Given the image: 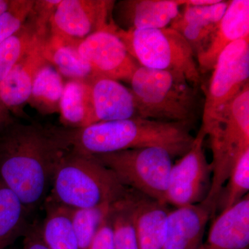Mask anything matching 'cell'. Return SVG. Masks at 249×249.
I'll list each match as a JSON object with an SVG mask.
<instances>
[{"label":"cell","instance_id":"cell-1","mask_svg":"<svg viewBox=\"0 0 249 249\" xmlns=\"http://www.w3.org/2000/svg\"><path fill=\"white\" fill-rule=\"evenodd\" d=\"M71 150L69 129L15 123L0 134V181L28 210L45 199L59 162Z\"/></svg>","mask_w":249,"mask_h":249},{"label":"cell","instance_id":"cell-2","mask_svg":"<svg viewBox=\"0 0 249 249\" xmlns=\"http://www.w3.org/2000/svg\"><path fill=\"white\" fill-rule=\"evenodd\" d=\"M191 124L134 117L69 128V141L71 150L84 155L157 147L173 157H182L194 142Z\"/></svg>","mask_w":249,"mask_h":249},{"label":"cell","instance_id":"cell-3","mask_svg":"<svg viewBox=\"0 0 249 249\" xmlns=\"http://www.w3.org/2000/svg\"><path fill=\"white\" fill-rule=\"evenodd\" d=\"M47 200L71 209H88L111 205L124 199L130 188L93 156L70 150L54 173Z\"/></svg>","mask_w":249,"mask_h":249},{"label":"cell","instance_id":"cell-4","mask_svg":"<svg viewBox=\"0 0 249 249\" xmlns=\"http://www.w3.org/2000/svg\"><path fill=\"white\" fill-rule=\"evenodd\" d=\"M201 128L209 137L213 155L211 186L206 202L217 209L218 200L234 165L249 150V87L212 115L202 119Z\"/></svg>","mask_w":249,"mask_h":249},{"label":"cell","instance_id":"cell-5","mask_svg":"<svg viewBox=\"0 0 249 249\" xmlns=\"http://www.w3.org/2000/svg\"><path fill=\"white\" fill-rule=\"evenodd\" d=\"M129 82L139 117L193 124L197 109V88L181 72L139 66Z\"/></svg>","mask_w":249,"mask_h":249},{"label":"cell","instance_id":"cell-6","mask_svg":"<svg viewBox=\"0 0 249 249\" xmlns=\"http://www.w3.org/2000/svg\"><path fill=\"white\" fill-rule=\"evenodd\" d=\"M116 34L139 66L181 72L196 88L200 85L193 49L178 31L170 27L124 31L117 27Z\"/></svg>","mask_w":249,"mask_h":249},{"label":"cell","instance_id":"cell-7","mask_svg":"<svg viewBox=\"0 0 249 249\" xmlns=\"http://www.w3.org/2000/svg\"><path fill=\"white\" fill-rule=\"evenodd\" d=\"M93 157L115 174L124 186L167 204L173 157L164 149L145 147Z\"/></svg>","mask_w":249,"mask_h":249},{"label":"cell","instance_id":"cell-8","mask_svg":"<svg viewBox=\"0 0 249 249\" xmlns=\"http://www.w3.org/2000/svg\"><path fill=\"white\" fill-rule=\"evenodd\" d=\"M206 135L200 128L190 150L173 164L165 201L175 208L203 202L212 180V165L208 162L204 142Z\"/></svg>","mask_w":249,"mask_h":249},{"label":"cell","instance_id":"cell-9","mask_svg":"<svg viewBox=\"0 0 249 249\" xmlns=\"http://www.w3.org/2000/svg\"><path fill=\"white\" fill-rule=\"evenodd\" d=\"M249 37L228 46L219 55L206 91L203 119L212 115L249 84Z\"/></svg>","mask_w":249,"mask_h":249},{"label":"cell","instance_id":"cell-10","mask_svg":"<svg viewBox=\"0 0 249 249\" xmlns=\"http://www.w3.org/2000/svg\"><path fill=\"white\" fill-rule=\"evenodd\" d=\"M115 22L80 41L78 50L96 78L130 80L139 67L116 34Z\"/></svg>","mask_w":249,"mask_h":249},{"label":"cell","instance_id":"cell-11","mask_svg":"<svg viewBox=\"0 0 249 249\" xmlns=\"http://www.w3.org/2000/svg\"><path fill=\"white\" fill-rule=\"evenodd\" d=\"M115 1L61 0L51 19L50 34L82 41L107 29L114 21L111 16Z\"/></svg>","mask_w":249,"mask_h":249},{"label":"cell","instance_id":"cell-12","mask_svg":"<svg viewBox=\"0 0 249 249\" xmlns=\"http://www.w3.org/2000/svg\"><path fill=\"white\" fill-rule=\"evenodd\" d=\"M246 37H249V1H229L217 30L204 48L196 54V62L200 73L213 70L223 51L235 41Z\"/></svg>","mask_w":249,"mask_h":249},{"label":"cell","instance_id":"cell-13","mask_svg":"<svg viewBox=\"0 0 249 249\" xmlns=\"http://www.w3.org/2000/svg\"><path fill=\"white\" fill-rule=\"evenodd\" d=\"M215 209L204 201L170 210L161 249H197Z\"/></svg>","mask_w":249,"mask_h":249},{"label":"cell","instance_id":"cell-14","mask_svg":"<svg viewBox=\"0 0 249 249\" xmlns=\"http://www.w3.org/2000/svg\"><path fill=\"white\" fill-rule=\"evenodd\" d=\"M115 24L124 31L163 29L180 13L177 0H122L115 2Z\"/></svg>","mask_w":249,"mask_h":249},{"label":"cell","instance_id":"cell-15","mask_svg":"<svg viewBox=\"0 0 249 249\" xmlns=\"http://www.w3.org/2000/svg\"><path fill=\"white\" fill-rule=\"evenodd\" d=\"M45 39L26 54L0 82V100L13 115L24 116V107L30 97L36 74L48 62L44 55Z\"/></svg>","mask_w":249,"mask_h":249},{"label":"cell","instance_id":"cell-16","mask_svg":"<svg viewBox=\"0 0 249 249\" xmlns=\"http://www.w3.org/2000/svg\"><path fill=\"white\" fill-rule=\"evenodd\" d=\"M90 83L93 124L139 117L137 101L131 89L109 78H96Z\"/></svg>","mask_w":249,"mask_h":249},{"label":"cell","instance_id":"cell-17","mask_svg":"<svg viewBox=\"0 0 249 249\" xmlns=\"http://www.w3.org/2000/svg\"><path fill=\"white\" fill-rule=\"evenodd\" d=\"M249 197L245 196L223 211L214 221L209 235L197 249H249Z\"/></svg>","mask_w":249,"mask_h":249},{"label":"cell","instance_id":"cell-18","mask_svg":"<svg viewBox=\"0 0 249 249\" xmlns=\"http://www.w3.org/2000/svg\"><path fill=\"white\" fill-rule=\"evenodd\" d=\"M229 3L220 0L208 6H186L170 27L182 35L196 57L217 30Z\"/></svg>","mask_w":249,"mask_h":249},{"label":"cell","instance_id":"cell-19","mask_svg":"<svg viewBox=\"0 0 249 249\" xmlns=\"http://www.w3.org/2000/svg\"><path fill=\"white\" fill-rule=\"evenodd\" d=\"M131 203L140 249H161L164 242L168 205L132 190Z\"/></svg>","mask_w":249,"mask_h":249},{"label":"cell","instance_id":"cell-20","mask_svg":"<svg viewBox=\"0 0 249 249\" xmlns=\"http://www.w3.org/2000/svg\"><path fill=\"white\" fill-rule=\"evenodd\" d=\"M80 41L49 34L44 42V55L47 61L60 76L69 80L92 81L93 75L88 62L80 55Z\"/></svg>","mask_w":249,"mask_h":249},{"label":"cell","instance_id":"cell-21","mask_svg":"<svg viewBox=\"0 0 249 249\" xmlns=\"http://www.w3.org/2000/svg\"><path fill=\"white\" fill-rule=\"evenodd\" d=\"M59 113L60 123L66 128L80 129L93 124L91 83L81 80L67 81Z\"/></svg>","mask_w":249,"mask_h":249},{"label":"cell","instance_id":"cell-22","mask_svg":"<svg viewBox=\"0 0 249 249\" xmlns=\"http://www.w3.org/2000/svg\"><path fill=\"white\" fill-rule=\"evenodd\" d=\"M40 232L49 249H79L70 208L47 200V213Z\"/></svg>","mask_w":249,"mask_h":249},{"label":"cell","instance_id":"cell-23","mask_svg":"<svg viewBox=\"0 0 249 249\" xmlns=\"http://www.w3.org/2000/svg\"><path fill=\"white\" fill-rule=\"evenodd\" d=\"M29 211L19 196L0 181V249H6L27 232Z\"/></svg>","mask_w":249,"mask_h":249},{"label":"cell","instance_id":"cell-24","mask_svg":"<svg viewBox=\"0 0 249 249\" xmlns=\"http://www.w3.org/2000/svg\"><path fill=\"white\" fill-rule=\"evenodd\" d=\"M65 83L60 73L47 62L36 74L28 104L42 115L59 113Z\"/></svg>","mask_w":249,"mask_h":249},{"label":"cell","instance_id":"cell-25","mask_svg":"<svg viewBox=\"0 0 249 249\" xmlns=\"http://www.w3.org/2000/svg\"><path fill=\"white\" fill-rule=\"evenodd\" d=\"M30 18L16 34L0 43V82L29 52L45 40Z\"/></svg>","mask_w":249,"mask_h":249},{"label":"cell","instance_id":"cell-26","mask_svg":"<svg viewBox=\"0 0 249 249\" xmlns=\"http://www.w3.org/2000/svg\"><path fill=\"white\" fill-rule=\"evenodd\" d=\"M131 192L121 200L111 205L110 215L114 249H140L134 225Z\"/></svg>","mask_w":249,"mask_h":249},{"label":"cell","instance_id":"cell-27","mask_svg":"<svg viewBox=\"0 0 249 249\" xmlns=\"http://www.w3.org/2000/svg\"><path fill=\"white\" fill-rule=\"evenodd\" d=\"M111 205H103L93 209H71L72 223L79 249H90Z\"/></svg>","mask_w":249,"mask_h":249},{"label":"cell","instance_id":"cell-28","mask_svg":"<svg viewBox=\"0 0 249 249\" xmlns=\"http://www.w3.org/2000/svg\"><path fill=\"white\" fill-rule=\"evenodd\" d=\"M227 181V186L221 193L217 203L222 212L230 209L249 195V150H246L237 160Z\"/></svg>","mask_w":249,"mask_h":249},{"label":"cell","instance_id":"cell-29","mask_svg":"<svg viewBox=\"0 0 249 249\" xmlns=\"http://www.w3.org/2000/svg\"><path fill=\"white\" fill-rule=\"evenodd\" d=\"M34 0H11L9 9L0 16V43L18 32L27 22Z\"/></svg>","mask_w":249,"mask_h":249},{"label":"cell","instance_id":"cell-30","mask_svg":"<svg viewBox=\"0 0 249 249\" xmlns=\"http://www.w3.org/2000/svg\"><path fill=\"white\" fill-rule=\"evenodd\" d=\"M61 0H34L29 18L42 35H47L51 19Z\"/></svg>","mask_w":249,"mask_h":249},{"label":"cell","instance_id":"cell-31","mask_svg":"<svg viewBox=\"0 0 249 249\" xmlns=\"http://www.w3.org/2000/svg\"><path fill=\"white\" fill-rule=\"evenodd\" d=\"M109 212L98 229L89 249H114Z\"/></svg>","mask_w":249,"mask_h":249},{"label":"cell","instance_id":"cell-32","mask_svg":"<svg viewBox=\"0 0 249 249\" xmlns=\"http://www.w3.org/2000/svg\"><path fill=\"white\" fill-rule=\"evenodd\" d=\"M22 249H49L41 237L40 229L34 227L27 231Z\"/></svg>","mask_w":249,"mask_h":249},{"label":"cell","instance_id":"cell-33","mask_svg":"<svg viewBox=\"0 0 249 249\" xmlns=\"http://www.w3.org/2000/svg\"><path fill=\"white\" fill-rule=\"evenodd\" d=\"M13 116L11 111L0 100V134L16 123Z\"/></svg>","mask_w":249,"mask_h":249},{"label":"cell","instance_id":"cell-34","mask_svg":"<svg viewBox=\"0 0 249 249\" xmlns=\"http://www.w3.org/2000/svg\"><path fill=\"white\" fill-rule=\"evenodd\" d=\"M11 0H0V16L9 9Z\"/></svg>","mask_w":249,"mask_h":249}]
</instances>
